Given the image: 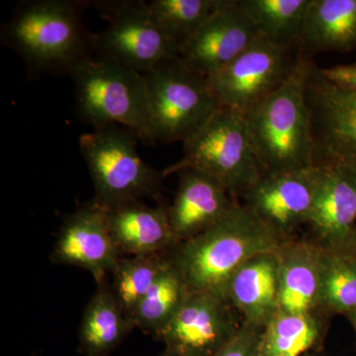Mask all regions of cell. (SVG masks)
<instances>
[{
    "label": "cell",
    "instance_id": "6da1fadb",
    "mask_svg": "<svg viewBox=\"0 0 356 356\" xmlns=\"http://www.w3.org/2000/svg\"><path fill=\"white\" fill-rule=\"evenodd\" d=\"M90 1L20 2L1 29V43L22 58L30 74H72L95 55V34L83 20Z\"/></svg>",
    "mask_w": 356,
    "mask_h": 356
},
{
    "label": "cell",
    "instance_id": "7a4b0ae2",
    "mask_svg": "<svg viewBox=\"0 0 356 356\" xmlns=\"http://www.w3.org/2000/svg\"><path fill=\"white\" fill-rule=\"evenodd\" d=\"M285 236L236 203L226 216L203 233L179 243L168 254L191 292H210L226 298L234 274L250 259L276 250Z\"/></svg>",
    "mask_w": 356,
    "mask_h": 356
},
{
    "label": "cell",
    "instance_id": "3957f363",
    "mask_svg": "<svg viewBox=\"0 0 356 356\" xmlns=\"http://www.w3.org/2000/svg\"><path fill=\"white\" fill-rule=\"evenodd\" d=\"M312 58L304 57L282 86L243 114L262 175L313 168L306 81Z\"/></svg>",
    "mask_w": 356,
    "mask_h": 356
},
{
    "label": "cell",
    "instance_id": "277c9868",
    "mask_svg": "<svg viewBox=\"0 0 356 356\" xmlns=\"http://www.w3.org/2000/svg\"><path fill=\"white\" fill-rule=\"evenodd\" d=\"M79 120L93 129L119 125L153 143L144 74L108 58L93 57L70 74Z\"/></svg>",
    "mask_w": 356,
    "mask_h": 356
},
{
    "label": "cell",
    "instance_id": "5b68a950",
    "mask_svg": "<svg viewBox=\"0 0 356 356\" xmlns=\"http://www.w3.org/2000/svg\"><path fill=\"white\" fill-rule=\"evenodd\" d=\"M137 139V133L119 125L93 129L79 137V151L95 185L93 199L106 209L144 198L161 201L165 173L140 159Z\"/></svg>",
    "mask_w": 356,
    "mask_h": 356
},
{
    "label": "cell",
    "instance_id": "8992f818",
    "mask_svg": "<svg viewBox=\"0 0 356 356\" xmlns=\"http://www.w3.org/2000/svg\"><path fill=\"white\" fill-rule=\"evenodd\" d=\"M144 77L153 143L184 144L222 107L207 79L179 56L163 60Z\"/></svg>",
    "mask_w": 356,
    "mask_h": 356
},
{
    "label": "cell",
    "instance_id": "52a82bcc",
    "mask_svg": "<svg viewBox=\"0 0 356 356\" xmlns=\"http://www.w3.org/2000/svg\"><path fill=\"white\" fill-rule=\"evenodd\" d=\"M314 166L356 172V64L336 65L329 76L311 63L306 81Z\"/></svg>",
    "mask_w": 356,
    "mask_h": 356
},
{
    "label": "cell",
    "instance_id": "ba28073f",
    "mask_svg": "<svg viewBox=\"0 0 356 356\" xmlns=\"http://www.w3.org/2000/svg\"><path fill=\"white\" fill-rule=\"evenodd\" d=\"M184 168L206 173L234 196L243 195L261 177L243 114L221 107L184 144V156L163 170L165 177Z\"/></svg>",
    "mask_w": 356,
    "mask_h": 356
},
{
    "label": "cell",
    "instance_id": "9c48e42d",
    "mask_svg": "<svg viewBox=\"0 0 356 356\" xmlns=\"http://www.w3.org/2000/svg\"><path fill=\"white\" fill-rule=\"evenodd\" d=\"M304 57L299 43L261 36L234 62L206 79L222 107L245 114L282 86Z\"/></svg>",
    "mask_w": 356,
    "mask_h": 356
},
{
    "label": "cell",
    "instance_id": "30bf717a",
    "mask_svg": "<svg viewBox=\"0 0 356 356\" xmlns=\"http://www.w3.org/2000/svg\"><path fill=\"white\" fill-rule=\"evenodd\" d=\"M108 22L95 34V56L146 74L168 58L179 56V46L154 22L143 0L90 1Z\"/></svg>",
    "mask_w": 356,
    "mask_h": 356
},
{
    "label": "cell",
    "instance_id": "8fae6325",
    "mask_svg": "<svg viewBox=\"0 0 356 356\" xmlns=\"http://www.w3.org/2000/svg\"><path fill=\"white\" fill-rule=\"evenodd\" d=\"M242 325L228 299L214 293L191 292L156 339L179 356H214Z\"/></svg>",
    "mask_w": 356,
    "mask_h": 356
},
{
    "label": "cell",
    "instance_id": "7c38bea8",
    "mask_svg": "<svg viewBox=\"0 0 356 356\" xmlns=\"http://www.w3.org/2000/svg\"><path fill=\"white\" fill-rule=\"evenodd\" d=\"M122 257L106 209L92 199L65 217L50 259L55 264L86 269L98 282L110 275Z\"/></svg>",
    "mask_w": 356,
    "mask_h": 356
},
{
    "label": "cell",
    "instance_id": "4fadbf2b",
    "mask_svg": "<svg viewBox=\"0 0 356 356\" xmlns=\"http://www.w3.org/2000/svg\"><path fill=\"white\" fill-rule=\"evenodd\" d=\"M320 168L264 175L245 194L248 209L280 235L290 238L308 224L317 198Z\"/></svg>",
    "mask_w": 356,
    "mask_h": 356
},
{
    "label": "cell",
    "instance_id": "5bb4252c",
    "mask_svg": "<svg viewBox=\"0 0 356 356\" xmlns=\"http://www.w3.org/2000/svg\"><path fill=\"white\" fill-rule=\"evenodd\" d=\"M261 35L245 15L238 0H222L179 51V57L194 72L208 77L236 60Z\"/></svg>",
    "mask_w": 356,
    "mask_h": 356
},
{
    "label": "cell",
    "instance_id": "9a60e30c",
    "mask_svg": "<svg viewBox=\"0 0 356 356\" xmlns=\"http://www.w3.org/2000/svg\"><path fill=\"white\" fill-rule=\"evenodd\" d=\"M320 184L308 226L323 250L355 247L356 172L341 166H317Z\"/></svg>",
    "mask_w": 356,
    "mask_h": 356
},
{
    "label": "cell",
    "instance_id": "2e32d148",
    "mask_svg": "<svg viewBox=\"0 0 356 356\" xmlns=\"http://www.w3.org/2000/svg\"><path fill=\"white\" fill-rule=\"evenodd\" d=\"M168 216L178 243L191 240L226 216L236 202L234 195L206 173L184 168Z\"/></svg>",
    "mask_w": 356,
    "mask_h": 356
},
{
    "label": "cell",
    "instance_id": "e0dca14e",
    "mask_svg": "<svg viewBox=\"0 0 356 356\" xmlns=\"http://www.w3.org/2000/svg\"><path fill=\"white\" fill-rule=\"evenodd\" d=\"M280 311L316 314L322 310L323 248L313 241L287 238L276 248Z\"/></svg>",
    "mask_w": 356,
    "mask_h": 356
},
{
    "label": "cell",
    "instance_id": "ac0fdd59",
    "mask_svg": "<svg viewBox=\"0 0 356 356\" xmlns=\"http://www.w3.org/2000/svg\"><path fill=\"white\" fill-rule=\"evenodd\" d=\"M106 211L110 231L122 254H165L178 245L168 207L161 201L156 207L143 200L129 201Z\"/></svg>",
    "mask_w": 356,
    "mask_h": 356
},
{
    "label": "cell",
    "instance_id": "d6986e66",
    "mask_svg": "<svg viewBox=\"0 0 356 356\" xmlns=\"http://www.w3.org/2000/svg\"><path fill=\"white\" fill-rule=\"evenodd\" d=\"M226 298L243 323L264 329L280 311L276 250L245 262L229 280Z\"/></svg>",
    "mask_w": 356,
    "mask_h": 356
},
{
    "label": "cell",
    "instance_id": "ffe728a7",
    "mask_svg": "<svg viewBox=\"0 0 356 356\" xmlns=\"http://www.w3.org/2000/svg\"><path fill=\"white\" fill-rule=\"evenodd\" d=\"M96 284L79 325V350L84 356H109L136 327L115 297L109 275Z\"/></svg>",
    "mask_w": 356,
    "mask_h": 356
},
{
    "label": "cell",
    "instance_id": "44dd1931",
    "mask_svg": "<svg viewBox=\"0 0 356 356\" xmlns=\"http://www.w3.org/2000/svg\"><path fill=\"white\" fill-rule=\"evenodd\" d=\"M299 43L311 58L321 51L355 50L356 0H313Z\"/></svg>",
    "mask_w": 356,
    "mask_h": 356
},
{
    "label": "cell",
    "instance_id": "7402d4cb",
    "mask_svg": "<svg viewBox=\"0 0 356 356\" xmlns=\"http://www.w3.org/2000/svg\"><path fill=\"white\" fill-rule=\"evenodd\" d=\"M316 314L280 311L262 330L261 356H300L322 339V321Z\"/></svg>",
    "mask_w": 356,
    "mask_h": 356
},
{
    "label": "cell",
    "instance_id": "603a6c76",
    "mask_svg": "<svg viewBox=\"0 0 356 356\" xmlns=\"http://www.w3.org/2000/svg\"><path fill=\"white\" fill-rule=\"evenodd\" d=\"M189 293L181 274L170 262L134 311L131 317L134 325L158 337L172 322Z\"/></svg>",
    "mask_w": 356,
    "mask_h": 356
},
{
    "label": "cell",
    "instance_id": "cb8c5ba5",
    "mask_svg": "<svg viewBox=\"0 0 356 356\" xmlns=\"http://www.w3.org/2000/svg\"><path fill=\"white\" fill-rule=\"evenodd\" d=\"M312 1L238 0V4L262 37L280 43H299Z\"/></svg>",
    "mask_w": 356,
    "mask_h": 356
},
{
    "label": "cell",
    "instance_id": "d4e9b609",
    "mask_svg": "<svg viewBox=\"0 0 356 356\" xmlns=\"http://www.w3.org/2000/svg\"><path fill=\"white\" fill-rule=\"evenodd\" d=\"M170 264L168 254L121 257L110 273V283L115 297L129 318L132 317L134 311Z\"/></svg>",
    "mask_w": 356,
    "mask_h": 356
},
{
    "label": "cell",
    "instance_id": "484cf974",
    "mask_svg": "<svg viewBox=\"0 0 356 356\" xmlns=\"http://www.w3.org/2000/svg\"><path fill=\"white\" fill-rule=\"evenodd\" d=\"M321 309L344 316L356 311V247L323 250Z\"/></svg>",
    "mask_w": 356,
    "mask_h": 356
},
{
    "label": "cell",
    "instance_id": "4316f807",
    "mask_svg": "<svg viewBox=\"0 0 356 356\" xmlns=\"http://www.w3.org/2000/svg\"><path fill=\"white\" fill-rule=\"evenodd\" d=\"M222 3V0H153L149 8L159 29L181 48Z\"/></svg>",
    "mask_w": 356,
    "mask_h": 356
},
{
    "label": "cell",
    "instance_id": "83f0119b",
    "mask_svg": "<svg viewBox=\"0 0 356 356\" xmlns=\"http://www.w3.org/2000/svg\"><path fill=\"white\" fill-rule=\"evenodd\" d=\"M261 327L245 324L214 356H261Z\"/></svg>",
    "mask_w": 356,
    "mask_h": 356
},
{
    "label": "cell",
    "instance_id": "f1b7e54d",
    "mask_svg": "<svg viewBox=\"0 0 356 356\" xmlns=\"http://www.w3.org/2000/svg\"><path fill=\"white\" fill-rule=\"evenodd\" d=\"M346 318L350 321L351 325H353V330H355L356 336V311L351 312V313L346 315Z\"/></svg>",
    "mask_w": 356,
    "mask_h": 356
},
{
    "label": "cell",
    "instance_id": "f546056e",
    "mask_svg": "<svg viewBox=\"0 0 356 356\" xmlns=\"http://www.w3.org/2000/svg\"><path fill=\"white\" fill-rule=\"evenodd\" d=\"M159 356H179L177 355H175V353H172V351L165 350L163 351V353H161Z\"/></svg>",
    "mask_w": 356,
    "mask_h": 356
},
{
    "label": "cell",
    "instance_id": "4dcf8cb0",
    "mask_svg": "<svg viewBox=\"0 0 356 356\" xmlns=\"http://www.w3.org/2000/svg\"><path fill=\"white\" fill-rule=\"evenodd\" d=\"M353 243H355V245L356 247V229H355V240H353Z\"/></svg>",
    "mask_w": 356,
    "mask_h": 356
}]
</instances>
